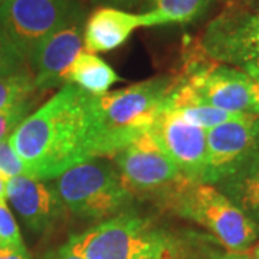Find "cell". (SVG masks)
Listing matches in <instances>:
<instances>
[{"label":"cell","mask_w":259,"mask_h":259,"mask_svg":"<svg viewBox=\"0 0 259 259\" xmlns=\"http://www.w3.org/2000/svg\"><path fill=\"white\" fill-rule=\"evenodd\" d=\"M26 69V59L20 55L0 23V78Z\"/></svg>","instance_id":"obj_19"},{"label":"cell","mask_w":259,"mask_h":259,"mask_svg":"<svg viewBox=\"0 0 259 259\" xmlns=\"http://www.w3.org/2000/svg\"><path fill=\"white\" fill-rule=\"evenodd\" d=\"M239 69H242L245 74L248 75L252 81H259V56L241 65Z\"/></svg>","instance_id":"obj_25"},{"label":"cell","mask_w":259,"mask_h":259,"mask_svg":"<svg viewBox=\"0 0 259 259\" xmlns=\"http://www.w3.org/2000/svg\"><path fill=\"white\" fill-rule=\"evenodd\" d=\"M30 105V101H25L0 110V141L9 139L19 124L28 117Z\"/></svg>","instance_id":"obj_20"},{"label":"cell","mask_w":259,"mask_h":259,"mask_svg":"<svg viewBox=\"0 0 259 259\" xmlns=\"http://www.w3.org/2000/svg\"><path fill=\"white\" fill-rule=\"evenodd\" d=\"M68 245L83 259H216L228 252L212 235H179L133 212L71 236Z\"/></svg>","instance_id":"obj_2"},{"label":"cell","mask_w":259,"mask_h":259,"mask_svg":"<svg viewBox=\"0 0 259 259\" xmlns=\"http://www.w3.org/2000/svg\"><path fill=\"white\" fill-rule=\"evenodd\" d=\"M85 10L79 5L62 26L37 47L30 58L36 90L48 91L64 83V75L83 49ZM65 85V83H64Z\"/></svg>","instance_id":"obj_10"},{"label":"cell","mask_w":259,"mask_h":259,"mask_svg":"<svg viewBox=\"0 0 259 259\" xmlns=\"http://www.w3.org/2000/svg\"><path fill=\"white\" fill-rule=\"evenodd\" d=\"M52 186L66 210L83 219H105L125 212L134 194L121 180L117 167L104 157L79 163L54 179Z\"/></svg>","instance_id":"obj_4"},{"label":"cell","mask_w":259,"mask_h":259,"mask_svg":"<svg viewBox=\"0 0 259 259\" xmlns=\"http://www.w3.org/2000/svg\"><path fill=\"white\" fill-rule=\"evenodd\" d=\"M259 115L243 114L206 130L207 157L203 183L216 185L256 148V120Z\"/></svg>","instance_id":"obj_12"},{"label":"cell","mask_w":259,"mask_h":259,"mask_svg":"<svg viewBox=\"0 0 259 259\" xmlns=\"http://www.w3.org/2000/svg\"><path fill=\"white\" fill-rule=\"evenodd\" d=\"M199 100L233 114H253L252 79L239 68L214 62L204 55L199 42L189 44L180 74Z\"/></svg>","instance_id":"obj_6"},{"label":"cell","mask_w":259,"mask_h":259,"mask_svg":"<svg viewBox=\"0 0 259 259\" xmlns=\"http://www.w3.org/2000/svg\"><path fill=\"white\" fill-rule=\"evenodd\" d=\"M250 259H259V245H256L253 250H252V255H249Z\"/></svg>","instance_id":"obj_30"},{"label":"cell","mask_w":259,"mask_h":259,"mask_svg":"<svg viewBox=\"0 0 259 259\" xmlns=\"http://www.w3.org/2000/svg\"><path fill=\"white\" fill-rule=\"evenodd\" d=\"M252 98H253L255 112L256 115H259V81H252Z\"/></svg>","instance_id":"obj_27"},{"label":"cell","mask_w":259,"mask_h":259,"mask_svg":"<svg viewBox=\"0 0 259 259\" xmlns=\"http://www.w3.org/2000/svg\"><path fill=\"white\" fill-rule=\"evenodd\" d=\"M35 90V76L28 68L16 74L0 78V110L29 101V97Z\"/></svg>","instance_id":"obj_18"},{"label":"cell","mask_w":259,"mask_h":259,"mask_svg":"<svg viewBox=\"0 0 259 259\" xmlns=\"http://www.w3.org/2000/svg\"><path fill=\"white\" fill-rule=\"evenodd\" d=\"M0 242L13 245L25 243L19 231L18 223L15 221V216L10 212L6 200L3 199H0Z\"/></svg>","instance_id":"obj_22"},{"label":"cell","mask_w":259,"mask_h":259,"mask_svg":"<svg viewBox=\"0 0 259 259\" xmlns=\"http://www.w3.org/2000/svg\"><path fill=\"white\" fill-rule=\"evenodd\" d=\"M6 199L23 223L36 233L52 229L66 213L64 202L52 183L28 176L10 177L6 186Z\"/></svg>","instance_id":"obj_13"},{"label":"cell","mask_w":259,"mask_h":259,"mask_svg":"<svg viewBox=\"0 0 259 259\" xmlns=\"http://www.w3.org/2000/svg\"><path fill=\"white\" fill-rule=\"evenodd\" d=\"M44 259H83L81 255H78L75 250L71 249V246L66 243L56 249L48 252Z\"/></svg>","instance_id":"obj_24"},{"label":"cell","mask_w":259,"mask_h":259,"mask_svg":"<svg viewBox=\"0 0 259 259\" xmlns=\"http://www.w3.org/2000/svg\"><path fill=\"white\" fill-rule=\"evenodd\" d=\"M166 25L157 12L133 13L127 10L101 6L93 12L83 28V51L91 54L110 52L122 47L134 30Z\"/></svg>","instance_id":"obj_14"},{"label":"cell","mask_w":259,"mask_h":259,"mask_svg":"<svg viewBox=\"0 0 259 259\" xmlns=\"http://www.w3.org/2000/svg\"><path fill=\"white\" fill-rule=\"evenodd\" d=\"M9 143L28 167L29 177L52 180L95 157H114L117 147L97 97L65 83L12 133Z\"/></svg>","instance_id":"obj_1"},{"label":"cell","mask_w":259,"mask_h":259,"mask_svg":"<svg viewBox=\"0 0 259 259\" xmlns=\"http://www.w3.org/2000/svg\"><path fill=\"white\" fill-rule=\"evenodd\" d=\"M0 3H2V0H0Z\"/></svg>","instance_id":"obj_33"},{"label":"cell","mask_w":259,"mask_h":259,"mask_svg":"<svg viewBox=\"0 0 259 259\" xmlns=\"http://www.w3.org/2000/svg\"><path fill=\"white\" fill-rule=\"evenodd\" d=\"M246 3L253 6L255 9H259V0H246Z\"/></svg>","instance_id":"obj_31"},{"label":"cell","mask_w":259,"mask_h":259,"mask_svg":"<svg viewBox=\"0 0 259 259\" xmlns=\"http://www.w3.org/2000/svg\"><path fill=\"white\" fill-rule=\"evenodd\" d=\"M148 130L183 176L203 183L207 157L206 130L187 122L173 110H164Z\"/></svg>","instance_id":"obj_11"},{"label":"cell","mask_w":259,"mask_h":259,"mask_svg":"<svg viewBox=\"0 0 259 259\" xmlns=\"http://www.w3.org/2000/svg\"><path fill=\"white\" fill-rule=\"evenodd\" d=\"M121 78L102 58L81 51L64 75V83H74L95 97L108 93Z\"/></svg>","instance_id":"obj_16"},{"label":"cell","mask_w":259,"mask_h":259,"mask_svg":"<svg viewBox=\"0 0 259 259\" xmlns=\"http://www.w3.org/2000/svg\"><path fill=\"white\" fill-rule=\"evenodd\" d=\"M146 12H157L170 23H193L209 12L216 0H140Z\"/></svg>","instance_id":"obj_17"},{"label":"cell","mask_w":259,"mask_h":259,"mask_svg":"<svg viewBox=\"0 0 259 259\" xmlns=\"http://www.w3.org/2000/svg\"><path fill=\"white\" fill-rule=\"evenodd\" d=\"M199 45L214 62L239 68L259 56V9L231 6L206 26Z\"/></svg>","instance_id":"obj_9"},{"label":"cell","mask_w":259,"mask_h":259,"mask_svg":"<svg viewBox=\"0 0 259 259\" xmlns=\"http://www.w3.org/2000/svg\"><path fill=\"white\" fill-rule=\"evenodd\" d=\"M255 140H256V148L259 150V117L256 120V136H255Z\"/></svg>","instance_id":"obj_32"},{"label":"cell","mask_w":259,"mask_h":259,"mask_svg":"<svg viewBox=\"0 0 259 259\" xmlns=\"http://www.w3.org/2000/svg\"><path fill=\"white\" fill-rule=\"evenodd\" d=\"M216 259H250L249 255L246 253H231V252H223L221 256Z\"/></svg>","instance_id":"obj_28"},{"label":"cell","mask_w":259,"mask_h":259,"mask_svg":"<svg viewBox=\"0 0 259 259\" xmlns=\"http://www.w3.org/2000/svg\"><path fill=\"white\" fill-rule=\"evenodd\" d=\"M114 163L122 183L131 193L146 196L154 202L187 179L150 130L134 136L114 156Z\"/></svg>","instance_id":"obj_7"},{"label":"cell","mask_w":259,"mask_h":259,"mask_svg":"<svg viewBox=\"0 0 259 259\" xmlns=\"http://www.w3.org/2000/svg\"><path fill=\"white\" fill-rule=\"evenodd\" d=\"M180 76H158L97 97V102L111 133L117 153L134 136L148 130L161 112L175 91ZM115 153V154H117Z\"/></svg>","instance_id":"obj_5"},{"label":"cell","mask_w":259,"mask_h":259,"mask_svg":"<svg viewBox=\"0 0 259 259\" xmlns=\"http://www.w3.org/2000/svg\"><path fill=\"white\" fill-rule=\"evenodd\" d=\"M0 259H32L25 243H2L0 242Z\"/></svg>","instance_id":"obj_23"},{"label":"cell","mask_w":259,"mask_h":259,"mask_svg":"<svg viewBox=\"0 0 259 259\" xmlns=\"http://www.w3.org/2000/svg\"><path fill=\"white\" fill-rule=\"evenodd\" d=\"M8 177L0 175V199L6 200V186H8Z\"/></svg>","instance_id":"obj_29"},{"label":"cell","mask_w":259,"mask_h":259,"mask_svg":"<svg viewBox=\"0 0 259 259\" xmlns=\"http://www.w3.org/2000/svg\"><path fill=\"white\" fill-rule=\"evenodd\" d=\"M156 203L210 232L231 253H245L259 239V225L209 183L183 180Z\"/></svg>","instance_id":"obj_3"},{"label":"cell","mask_w":259,"mask_h":259,"mask_svg":"<svg viewBox=\"0 0 259 259\" xmlns=\"http://www.w3.org/2000/svg\"><path fill=\"white\" fill-rule=\"evenodd\" d=\"M95 3L101 6H111V8H131L134 5L140 3V0H94Z\"/></svg>","instance_id":"obj_26"},{"label":"cell","mask_w":259,"mask_h":259,"mask_svg":"<svg viewBox=\"0 0 259 259\" xmlns=\"http://www.w3.org/2000/svg\"><path fill=\"white\" fill-rule=\"evenodd\" d=\"M0 175L8 179L16 176L29 177L28 167L12 148L9 139L0 141Z\"/></svg>","instance_id":"obj_21"},{"label":"cell","mask_w":259,"mask_h":259,"mask_svg":"<svg viewBox=\"0 0 259 259\" xmlns=\"http://www.w3.org/2000/svg\"><path fill=\"white\" fill-rule=\"evenodd\" d=\"M78 6L76 0H2L0 23L28 62Z\"/></svg>","instance_id":"obj_8"},{"label":"cell","mask_w":259,"mask_h":259,"mask_svg":"<svg viewBox=\"0 0 259 259\" xmlns=\"http://www.w3.org/2000/svg\"><path fill=\"white\" fill-rule=\"evenodd\" d=\"M213 186L259 225V150L250 151Z\"/></svg>","instance_id":"obj_15"}]
</instances>
